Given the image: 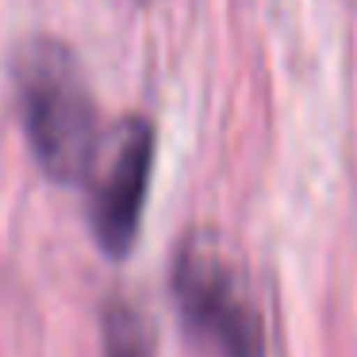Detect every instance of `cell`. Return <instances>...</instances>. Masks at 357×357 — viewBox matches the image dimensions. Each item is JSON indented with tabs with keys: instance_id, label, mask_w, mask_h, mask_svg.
<instances>
[{
	"instance_id": "obj_4",
	"label": "cell",
	"mask_w": 357,
	"mask_h": 357,
	"mask_svg": "<svg viewBox=\"0 0 357 357\" xmlns=\"http://www.w3.org/2000/svg\"><path fill=\"white\" fill-rule=\"evenodd\" d=\"M104 357H154V331L146 315L127 300H108L104 307Z\"/></svg>"
},
{
	"instance_id": "obj_3",
	"label": "cell",
	"mask_w": 357,
	"mask_h": 357,
	"mask_svg": "<svg viewBox=\"0 0 357 357\" xmlns=\"http://www.w3.org/2000/svg\"><path fill=\"white\" fill-rule=\"evenodd\" d=\"M154 173V127L142 116H127L100 142L89 169V219L108 257H127L139 242L142 208Z\"/></svg>"
},
{
	"instance_id": "obj_2",
	"label": "cell",
	"mask_w": 357,
	"mask_h": 357,
	"mask_svg": "<svg viewBox=\"0 0 357 357\" xmlns=\"http://www.w3.org/2000/svg\"><path fill=\"white\" fill-rule=\"evenodd\" d=\"M173 300L200 357H265V326L242 257L215 231H192L173 257Z\"/></svg>"
},
{
	"instance_id": "obj_1",
	"label": "cell",
	"mask_w": 357,
	"mask_h": 357,
	"mask_svg": "<svg viewBox=\"0 0 357 357\" xmlns=\"http://www.w3.org/2000/svg\"><path fill=\"white\" fill-rule=\"evenodd\" d=\"M12 85L39 169L58 185L89 181L104 139L77 54L54 35H31L12 54Z\"/></svg>"
}]
</instances>
